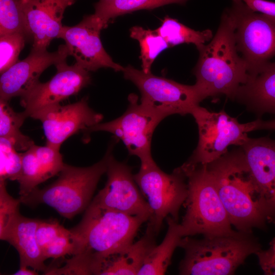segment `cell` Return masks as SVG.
I'll return each instance as SVG.
<instances>
[{
	"label": "cell",
	"mask_w": 275,
	"mask_h": 275,
	"mask_svg": "<svg viewBox=\"0 0 275 275\" xmlns=\"http://www.w3.org/2000/svg\"><path fill=\"white\" fill-rule=\"evenodd\" d=\"M147 221L91 201L80 222L70 229L76 250L66 261L68 270L72 274H95L101 261L133 243Z\"/></svg>",
	"instance_id": "obj_1"
},
{
	"label": "cell",
	"mask_w": 275,
	"mask_h": 275,
	"mask_svg": "<svg viewBox=\"0 0 275 275\" xmlns=\"http://www.w3.org/2000/svg\"><path fill=\"white\" fill-rule=\"evenodd\" d=\"M194 68L195 84L201 99L225 95L233 98L249 75L246 64L238 53L234 35V22L228 8L224 10L215 35L198 49Z\"/></svg>",
	"instance_id": "obj_2"
},
{
	"label": "cell",
	"mask_w": 275,
	"mask_h": 275,
	"mask_svg": "<svg viewBox=\"0 0 275 275\" xmlns=\"http://www.w3.org/2000/svg\"><path fill=\"white\" fill-rule=\"evenodd\" d=\"M207 167L231 225L244 232L265 229L266 218L242 148L228 152Z\"/></svg>",
	"instance_id": "obj_3"
},
{
	"label": "cell",
	"mask_w": 275,
	"mask_h": 275,
	"mask_svg": "<svg viewBox=\"0 0 275 275\" xmlns=\"http://www.w3.org/2000/svg\"><path fill=\"white\" fill-rule=\"evenodd\" d=\"M178 247L185 253L178 267L182 275L233 274L249 256L261 249L252 232L238 230L199 239L183 237Z\"/></svg>",
	"instance_id": "obj_4"
},
{
	"label": "cell",
	"mask_w": 275,
	"mask_h": 275,
	"mask_svg": "<svg viewBox=\"0 0 275 275\" xmlns=\"http://www.w3.org/2000/svg\"><path fill=\"white\" fill-rule=\"evenodd\" d=\"M179 168L186 177L188 189L184 203L186 211L180 223L183 236H212L233 232L207 164L186 162Z\"/></svg>",
	"instance_id": "obj_5"
},
{
	"label": "cell",
	"mask_w": 275,
	"mask_h": 275,
	"mask_svg": "<svg viewBox=\"0 0 275 275\" xmlns=\"http://www.w3.org/2000/svg\"><path fill=\"white\" fill-rule=\"evenodd\" d=\"M109 154L108 147L103 157L87 167L65 163L58 179L46 187L35 188L25 196H20L21 203L33 206L45 204L62 216L71 219L85 211L101 176L106 173Z\"/></svg>",
	"instance_id": "obj_6"
},
{
	"label": "cell",
	"mask_w": 275,
	"mask_h": 275,
	"mask_svg": "<svg viewBox=\"0 0 275 275\" xmlns=\"http://www.w3.org/2000/svg\"><path fill=\"white\" fill-rule=\"evenodd\" d=\"M234 22L237 51L249 77L258 74L275 56V17L255 12L241 0L228 8Z\"/></svg>",
	"instance_id": "obj_7"
},
{
	"label": "cell",
	"mask_w": 275,
	"mask_h": 275,
	"mask_svg": "<svg viewBox=\"0 0 275 275\" xmlns=\"http://www.w3.org/2000/svg\"><path fill=\"white\" fill-rule=\"evenodd\" d=\"M133 176L151 210L148 225L157 236L167 216L178 221L180 209L188 194L186 177L179 167L170 174L164 173L154 160L141 163Z\"/></svg>",
	"instance_id": "obj_8"
},
{
	"label": "cell",
	"mask_w": 275,
	"mask_h": 275,
	"mask_svg": "<svg viewBox=\"0 0 275 275\" xmlns=\"http://www.w3.org/2000/svg\"><path fill=\"white\" fill-rule=\"evenodd\" d=\"M197 124V146L186 162L207 164L227 153L231 145L241 146L248 139V133L255 130L254 121L240 123L225 111L213 112L200 106L191 112Z\"/></svg>",
	"instance_id": "obj_9"
},
{
	"label": "cell",
	"mask_w": 275,
	"mask_h": 275,
	"mask_svg": "<svg viewBox=\"0 0 275 275\" xmlns=\"http://www.w3.org/2000/svg\"><path fill=\"white\" fill-rule=\"evenodd\" d=\"M141 93L140 102L163 118L174 114H191L202 101L195 85H186L145 73L128 65L122 71Z\"/></svg>",
	"instance_id": "obj_10"
},
{
	"label": "cell",
	"mask_w": 275,
	"mask_h": 275,
	"mask_svg": "<svg viewBox=\"0 0 275 275\" xmlns=\"http://www.w3.org/2000/svg\"><path fill=\"white\" fill-rule=\"evenodd\" d=\"M138 99L136 94H129L127 108L122 115L112 121L99 123L84 133L98 131L111 133L123 143L129 155L138 157L141 163L149 162L154 160L151 152L153 132L164 118L144 106Z\"/></svg>",
	"instance_id": "obj_11"
},
{
	"label": "cell",
	"mask_w": 275,
	"mask_h": 275,
	"mask_svg": "<svg viewBox=\"0 0 275 275\" xmlns=\"http://www.w3.org/2000/svg\"><path fill=\"white\" fill-rule=\"evenodd\" d=\"M117 141L114 137L108 146L107 181L92 201L127 214L144 217L148 221L152 211L134 180L131 168L116 160L113 154Z\"/></svg>",
	"instance_id": "obj_12"
},
{
	"label": "cell",
	"mask_w": 275,
	"mask_h": 275,
	"mask_svg": "<svg viewBox=\"0 0 275 275\" xmlns=\"http://www.w3.org/2000/svg\"><path fill=\"white\" fill-rule=\"evenodd\" d=\"M106 26L95 14L87 15L74 26H63L58 38L64 40L75 63L88 71L101 68L123 71L124 67L113 61L102 44L100 32Z\"/></svg>",
	"instance_id": "obj_13"
},
{
	"label": "cell",
	"mask_w": 275,
	"mask_h": 275,
	"mask_svg": "<svg viewBox=\"0 0 275 275\" xmlns=\"http://www.w3.org/2000/svg\"><path fill=\"white\" fill-rule=\"evenodd\" d=\"M31 118L39 120L46 137V145L60 149L70 136L82 131L84 133L101 122L102 114L95 112L85 97L73 103L62 105L58 103L42 108Z\"/></svg>",
	"instance_id": "obj_14"
},
{
	"label": "cell",
	"mask_w": 275,
	"mask_h": 275,
	"mask_svg": "<svg viewBox=\"0 0 275 275\" xmlns=\"http://www.w3.org/2000/svg\"><path fill=\"white\" fill-rule=\"evenodd\" d=\"M55 66L57 73L49 80L38 81L20 97V104L27 117L42 108L60 103L91 82L89 72L76 63L69 66L65 61Z\"/></svg>",
	"instance_id": "obj_15"
},
{
	"label": "cell",
	"mask_w": 275,
	"mask_h": 275,
	"mask_svg": "<svg viewBox=\"0 0 275 275\" xmlns=\"http://www.w3.org/2000/svg\"><path fill=\"white\" fill-rule=\"evenodd\" d=\"M242 148L267 222L275 225V140L248 138Z\"/></svg>",
	"instance_id": "obj_16"
},
{
	"label": "cell",
	"mask_w": 275,
	"mask_h": 275,
	"mask_svg": "<svg viewBox=\"0 0 275 275\" xmlns=\"http://www.w3.org/2000/svg\"><path fill=\"white\" fill-rule=\"evenodd\" d=\"M68 56L65 44L52 52L32 48L26 58L1 74L0 100L8 102L13 97L22 96L39 81L40 75L46 68L66 61Z\"/></svg>",
	"instance_id": "obj_17"
},
{
	"label": "cell",
	"mask_w": 275,
	"mask_h": 275,
	"mask_svg": "<svg viewBox=\"0 0 275 275\" xmlns=\"http://www.w3.org/2000/svg\"><path fill=\"white\" fill-rule=\"evenodd\" d=\"M75 0H21L26 39L32 48L45 50L62 29L66 9Z\"/></svg>",
	"instance_id": "obj_18"
},
{
	"label": "cell",
	"mask_w": 275,
	"mask_h": 275,
	"mask_svg": "<svg viewBox=\"0 0 275 275\" xmlns=\"http://www.w3.org/2000/svg\"><path fill=\"white\" fill-rule=\"evenodd\" d=\"M40 219L30 218L20 214L13 221L6 231L0 234L1 240L8 241L17 251L19 267H30L44 272L47 267L36 238V231Z\"/></svg>",
	"instance_id": "obj_19"
},
{
	"label": "cell",
	"mask_w": 275,
	"mask_h": 275,
	"mask_svg": "<svg viewBox=\"0 0 275 275\" xmlns=\"http://www.w3.org/2000/svg\"><path fill=\"white\" fill-rule=\"evenodd\" d=\"M233 100L245 105L259 116L275 114V62H269L241 86Z\"/></svg>",
	"instance_id": "obj_20"
},
{
	"label": "cell",
	"mask_w": 275,
	"mask_h": 275,
	"mask_svg": "<svg viewBox=\"0 0 275 275\" xmlns=\"http://www.w3.org/2000/svg\"><path fill=\"white\" fill-rule=\"evenodd\" d=\"M156 236L152 228L148 225L145 234L139 240L103 258L96 274L138 275L147 256L156 245Z\"/></svg>",
	"instance_id": "obj_21"
},
{
	"label": "cell",
	"mask_w": 275,
	"mask_h": 275,
	"mask_svg": "<svg viewBox=\"0 0 275 275\" xmlns=\"http://www.w3.org/2000/svg\"><path fill=\"white\" fill-rule=\"evenodd\" d=\"M22 168L17 179L20 196L31 193L37 186L57 174V160L48 146L35 144L21 153Z\"/></svg>",
	"instance_id": "obj_22"
},
{
	"label": "cell",
	"mask_w": 275,
	"mask_h": 275,
	"mask_svg": "<svg viewBox=\"0 0 275 275\" xmlns=\"http://www.w3.org/2000/svg\"><path fill=\"white\" fill-rule=\"evenodd\" d=\"M36 238L46 259L72 256L76 252V243L71 231L56 221L41 220L37 229Z\"/></svg>",
	"instance_id": "obj_23"
},
{
	"label": "cell",
	"mask_w": 275,
	"mask_h": 275,
	"mask_svg": "<svg viewBox=\"0 0 275 275\" xmlns=\"http://www.w3.org/2000/svg\"><path fill=\"white\" fill-rule=\"evenodd\" d=\"M166 220L168 228L163 240L149 253L138 275L164 274L170 264L174 251L183 236L178 222L170 216Z\"/></svg>",
	"instance_id": "obj_24"
},
{
	"label": "cell",
	"mask_w": 275,
	"mask_h": 275,
	"mask_svg": "<svg viewBox=\"0 0 275 275\" xmlns=\"http://www.w3.org/2000/svg\"><path fill=\"white\" fill-rule=\"evenodd\" d=\"M187 0H99L95 4L94 14L107 25L112 19L123 14L166 5L183 4Z\"/></svg>",
	"instance_id": "obj_25"
},
{
	"label": "cell",
	"mask_w": 275,
	"mask_h": 275,
	"mask_svg": "<svg viewBox=\"0 0 275 275\" xmlns=\"http://www.w3.org/2000/svg\"><path fill=\"white\" fill-rule=\"evenodd\" d=\"M155 30L165 40L169 47L183 43H191L198 49L213 37L210 30L196 31L169 17H166L160 26Z\"/></svg>",
	"instance_id": "obj_26"
},
{
	"label": "cell",
	"mask_w": 275,
	"mask_h": 275,
	"mask_svg": "<svg viewBox=\"0 0 275 275\" xmlns=\"http://www.w3.org/2000/svg\"><path fill=\"white\" fill-rule=\"evenodd\" d=\"M27 118L23 112L17 113L8 101L0 100V137L8 140L17 151H25L35 144L20 131Z\"/></svg>",
	"instance_id": "obj_27"
},
{
	"label": "cell",
	"mask_w": 275,
	"mask_h": 275,
	"mask_svg": "<svg viewBox=\"0 0 275 275\" xmlns=\"http://www.w3.org/2000/svg\"><path fill=\"white\" fill-rule=\"evenodd\" d=\"M130 36L139 41L142 70L146 73L150 72L151 66L157 57L170 47L168 44L156 30H146L140 26L130 29Z\"/></svg>",
	"instance_id": "obj_28"
},
{
	"label": "cell",
	"mask_w": 275,
	"mask_h": 275,
	"mask_svg": "<svg viewBox=\"0 0 275 275\" xmlns=\"http://www.w3.org/2000/svg\"><path fill=\"white\" fill-rule=\"evenodd\" d=\"M21 0H0V36L22 33L25 35Z\"/></svg>",
	"instance_id": "obj_29"
},
{
	"label": "cell",
	"mask_w": 275,
	"mask_h": 275,
	"mask_svg": "<svg viewBox=\"0 0 275 275\" xmlns=\"http://www.w3.org/2000/svg\"><path fill=\"white\" fill-rule=\"evenodd\" d=\"M7 139L0 137V180H17L21 171V153Z\"/></svg>",
	"instance_id": "obj_30"
},
{
	"label": "cell",
	"mask_w": 275,
	"mask_h": 275,
	"mask_svg": "<svg viewBox=\"0 0 275 275\" xmlns=\"http://www.w3.org/2000/svg\"><path fill=\"white\" fill-rule=\"evenodd\" d=\"M26 40L25 35L22 33L0 36L1 74L18 61L19 54Z\"/></svg>",
	"instance_id": "obj_31"
},
{
	"label": "cell",
	"mask_w": 275,
	"mask_h": 275,
	"mask_svg": "<svg viewBox=\"0 0 275 275\" xmlns=\"http://www.w3.org/2000/svg\"><path fill=\"white\" fill-rule=\"evenodd\" d=\"M19 199H14L7 191L6 181L0 180V234L3 233L20 214Z\"/></svg>",
	"instance_id": "obj_32"
},
{
	"label": "cell",
	"mask_w": 275,
	"mask_h": 275,
	"mask_svg": "<svg viewBox=\"0 0 275 275\" xmlns=\"http://www.w3.org/2000/svg\"><path fill=\"white\" fill-rule=\"evenodd\" d=\"M259 265L266 275H275V237L269 243V247L266 250L262 249L255 253Z\"/></svg>",
	"instance_id": "obj_33"
},
{
	"label": "cell",
	"mask_w": 275,
	"mask_h": 275,
	"mask_svg": "<svg viewBox=\"0 0 275 275\" xmlns=\"http://www.w3.org/2000/svg\"><path fill=\"white\" fill-rule=\"evenodd\" d=\"M255 12L275 17V2L267 0H241Z\"/></svg>",
	"instance_id": "obj_34"
},
{
	"label": "cell",
	"mask_w": 275,
	"mask_h": 275,
	"mask_svg": "<svg viewBox=\"0 0 275 275\" xmlns=\"http://www.w3.org/2000/svg\"><path fill=\"white\" fill-rule=\"evenodd\" d=\"M262 129L275 130V119L264 121L259 118L255 120V130Z\"/></svg>",
	"instance_id": "obj_35"
},
{
	"label": "cell",
	"mask_w": 275,
	"mask_h": 275,
	"mask_svg": "<svg viewBox=\"0 0 275 275\" xmlns=\"http://www.w3.org/2000/svg\"><path fill=\"white\" fill-rule=\"evenodd\" d=\"M38 272L34 269L31 270L28 267H19V269L13 274L14 275H36Z\"/></svg>",
	"instance_id": "obj_36"
}]
</instances>
